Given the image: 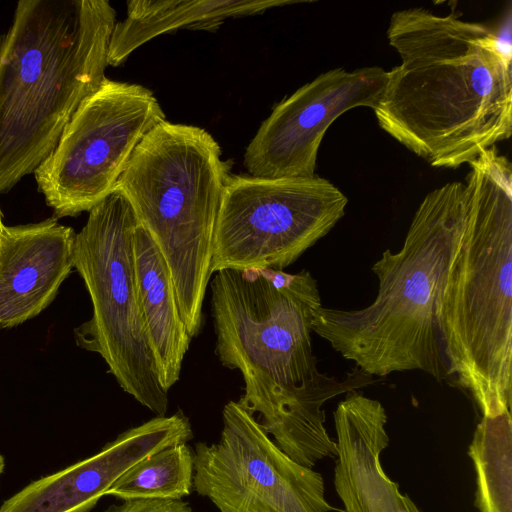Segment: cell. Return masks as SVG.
I'll list each match as a JSON object with an SVG mask.
<instances>
[{"instance_id":"6da1fadb","label":"cell","mask_w":512,"mask_h":512,"mask_svg":"<svg viewBox=\"0 0 512 512\" xmlns=\"http://www.w3.org/2000/svg\"><path fill=\"white\" fill-rule=\"evenodd\" d=\"M510 2L493 26L425 8L392 14L401 64L373 110L382 130L437 168L455 169L512 133Z\"/></svg>"},{"instance_id":"7a4b0ae2","label":"cell","mask_w":512,"mask_h":512,"mask_svg":"<svg viewBox=\"0 0 512 512\" xmlns=\"http://www.w3.org/2000/svg\"><path fill=\"white\" fill-rule=\"evenodd\" d=\"M214 274L215 353L224 367L242 375L244 394L238 402L285 454L298 464H311L330 440L323 404L376 380L356 366L343 380L318 371L311 333L322 303L308 270Z\"/></svg>"},{"instance_id":"3957f363","label":"cell","mask_w":512,"mask_h":512,"mask_svg":"<svg viewBox=\"0 0 512 512\" xmlns=\"http://www.w3.org/2000/svg\"><path fill=\"white\" fill-rule=\"evenodd\" d=\"M468 164L464 227L434 317L450 380L495 417L511 412L512 170L495 147Z\"/></svg>"},{"instance_id":"277c9868","label":"cell","mask_w":512,"mask_h":512,"mask_svg":"<svg viewBox=\"0 0 512 512\" xmlns=\"http://www.w3.org/2000/svg\"><path fill=\"white\" fill-rule=\"evenodd\" d=\"M116 11L106 0H20L0 35V193L55 148L107 78Z\"/></svg>"},{"instance_id":"5b68a950","label":"cell","mask_w":512,"mask_h":512,"mask_svg":"<svg viewBox=\"0 0 512 512\" xmlns=\"http://www.w3.org/2000/svg\"><path fill=\"white\" fill-rule=\"evenodd\" d=\"M465 216L461 182L429 192L418 206L397 252L372 265L378 292L365 308L319 307L312 331L363 373L384 377L420 370L449 381L434 317L435 301Z\"/></svg>"},{"instance_id":"8992f818","label":"cell","mask_w":512,"mask_h":512,"mask_svg":"<svg viewBox=\"0 0 512 512\" xmlns=\"http://www.w3.org/2000/svg\"><path fill=\"white\" fill-rule=\"evenodd\" d=\"M231 169L205 129L162 121L117 181L158 246L191 338L203 325L215 224Z\"/></svg>"},{"instance_id":"52a82bcc","label":"cell","mask_w":512,"mask_h":512,"mask_svg":"<svg viewBox=\"0 0 512 512\" xmlns=\"http://www.w3.org/2000/svg\"><path fill=\"white\" fill-rule=\"evenodd\" d=\"M138 223L129 199L115 186L76 233L73 265L89 293L92 316L75 329V339L104 359L126 393L156 416H165L168 396L158 382L136 288L133 236Z\"/></svg>"},{"instance_id":"ba28073f","label":"cell","mask_w":512,"mask_h":512,"mask_svg":"<svg viewBox=\"0 0 512 512\" xmlns=\"http://www.w3.org/2000/svg\"><path fill=\"white\" fill-rule=\"evenodd\" d=\"M344 193L329 180L230 175L213 237L211 274L294 263L344 216Z\"/></svg>"},{"instance_id":"9c48e42d","label":"cell","mask_w":512,"mask_h":512,"mask_svg":"<svg viewBox=\"0 0 512 512\" xmlns=\"http://www.w3.org/2000/svg\"><path fill=\"white\" fill-rule=\"evenodd\" d=\"M164 120L151 90L106 78L79 105L34 172L56 218L89 212L108 196L135 148Z\"/></svg>"},{"instance_id":"30bf717a","label":"cell","mask_w":512,"mask_h":512,"mask_svg":"<svg viewBox=\"0 0 512 512\" xmlns=\"http://www.w3.org/2000/svg\"><path fill=\"white\" fill-rule=\"evenodd\" d=\"M217 443L197 442L193 490L220 512H331L322 475L298 464L238 401L222 411Z\"/></svg>"},{"instance_id":"8fae6325","label":"cell","mask_w":512,"mask_h":512,"mask_svg":"<svg viewBox=\"0 0 512 512\" xmlns=\"http://www.w3.org/2000/svg\"><path fill=\"white\" fill-rule=\"evenodd\" d=\"M388 82L378 66L324 72L279 102L262 122L244 154L250 176L262 179L311 178L330 125L356 107L374 110Z\"/></svg>"},{"instance_id":"7c38bea8","label":"cell","mask_w":512,"mask_h":512,"mask_svg":"<svg viewBox=\"0 0 512 512\" xmlns=\"http://www.w3.org/2000/svg\"><path fill=\"white\" fill-rule=\"evenodd\" d=\"M193 438L182 410L129 428L96 454L25 486L0 512H90L106 491L134 464Z\"/></svg>"},{"instance_id":"4fadbf2b","label":"cell","mask_w":512,"mask_h":512,"mask_svg":"<svg viewBox=\"0 0 512 512\" xmlns=\"http://www.w3.org/2000/svg\"><path fill=\"white\" fill-rule=\"evenodd\" d=\"M333 416L337 444L333 482L343 512H422L381 464L390 442L383 405L353 390Z\"/></svg>"},{"instance_id":"5bb4252c","label":"cell","mask_w":512,"mask_h":512,"mask_svg":"<svg viewBox=\"0 0 512 512\" xmlns=\"http://www.w3.org/2000/svg\"><path fill=\"white\" fill-rule=\"evenodd\" d=\"M76 233L56 217L0 231V328L40 314L73 265Z\"/></svg>"},{"instance_id":"9a60e30c","label":"cell","mask_w":512,"mask_h":512,"mask_svg":"<svg viewBox=\"0 0 512 512\" xmlns=\"http://www.w3.org/2000/svg\"><path fill=\"white\" fill-rule=\"evenodd\" d=\"M133 254L136 288L158 382L168 393L180 378L192 338L164 258L140 221L134 231Z\"/></svg>"},{"instance_id":"2e32d148","label":"cell","mask_w":512,"mask_h":512,"mask_svg":"<svg viewBox=\"0 0 512 512\" xmlns=\"http://www.w3.org/2000/svg\"><path fill=\"white\" fill-rule=\"evenodd\" d=\"M305 3L302 0H129L127 16L116 22L108 66H118L144 43L178 29L215 31L229 18Z\"/></svg>"},{"instance_id":"e0dca14e","label":"cell","mask_w":512,"mask_h":512,"mask_svg":"<svg viewBox=\"0 0 512 512\" xmlns=\"http://www.w3.org/2000/svg\"><path fill=\"white\" fill-rule=\"evenodd\" d=\"M468 454L476 475L475 506L479 512H512L511 412L482 416Z\"/></svg>"},{"instance_id":"ac0fdd59","label":"cell","mask_w":512,"mask_h":512,"mask_svg":"<svg viewBox=\"0 0 512 512\" xmlns=\"http://www.w3.org/2000/svg\"><path fill=\"white\" fill-rule=\"evenodd\" d=\"M194 453L187 443L163 448L130 467L105 493L122 501L182 500L193 490Z\"/></svg>"},{"instance_id":"d6986e66","label":"cell","mask_w":512,"mask_h":512,"mask_svg":"<svg viewBox=\"0 0 512 512\" xmlns=\"http://www.w3.org/2000/svg\"><path fill=\"white\" fill-rule=\"evenodd\" d=\"M4 467H5V461H4L3 456L0 454V477L3 473Z\"/></svg>"},{"instance_id":"ffe728a7","label":"cell","mask_w":512,"mask_h":512,"mask_svg":"<svg viewBox=\"0 0 512 512\" xmlns=\"http://www.w3.org/2000/svg\"><path fill=\"white\" fill-rule=\"evenodd\" d=\"M3 225L4 224H3V221H2V213H1V210H0V231H1L2 227H3Z\"/></svg>"}]
</instances>
